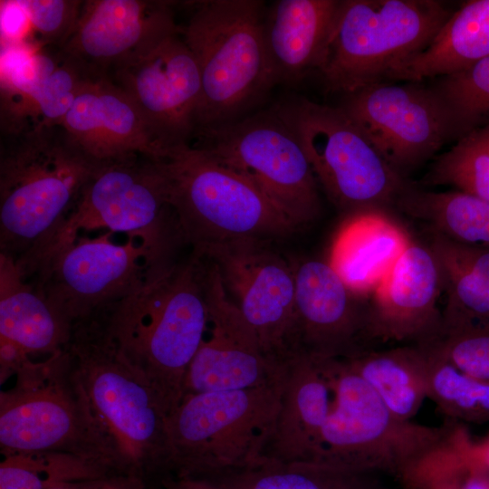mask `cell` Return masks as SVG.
Instances as JSON below:
<instances>
[{
    "mask_svg": "<svg viewBox=\"0 0 489 489\" xmlns=\"http://www.w3.org/2000/svg\"><path fill=\"white\" fill-rule=\"evenodd\" d=\"M0 254L33 278L99 163L61 124L1 133Z\"/></svg>",
    "mask_w": 489,
    "mask_h": 489,
    "instance_id": "cell-1",
    "label": "cell"
},
{
    "mask_svg": "<svg viewBox=\"0 0 489 489\" xmlns=\"http://www.w3.org/2000/svg\"><path fill=\"white\" fill-rule=\"evenodd\" d=\"M205 263L174 262L142 287L91 316L123 360L144 378L168 415L184 396L208 308Z\"/></svg>",
    "mask_w": 489,
    "mask_h": 489,
    "instance_id": "cell-2",
    "label": "cell"
},
{
    "mask_svg": "<svg viewBox=\"0 0 489 489\" xmlns=\"http://www.w3.org/2000/svg\"><path fill=\"white\" fill-rule=\"evenodd\" d=\"M153 161L180 240L196 258L220 244L271 241L296 229L251 181L192 144Z\"/></svg>",
    "mask_w": 489,
    "mask_h": 489,
    "instance_id": "cell-3",
    "label": "cell"
},
{
    "mask_svg": "<svg viewBox=\"0 0 489 489\" xmlns=\"http://www.w3.org/2000/svg\"><path fill=\"white\" fill-rule=\"evenodd\" d=\"M67 348L114 468L135 478L144 470L169 469L168 415L149 382L92 318L73 325Z\"/></svg>",
    "mask_w": 489,
    "mask_h": 489,
    "instance_id": "cell-4",
    "label": "cell"
},
{
    "mask_svg": "<svg viewBox=\"0 0 489 489\" xmlns=\"http://www.w3.org/2000/svg\"><path fill=\"white\" fill-rule=\"evenodd\" d=\"M189 5L192 13L180 25V34L200 73L198 130L245 116L274 82L264 40V2L207 0Z\"/></svg>",
    "mask_w": 489,
    "mask_h": 489,
    "instance_id": "cell-5",
    "label": "cell"
},
{
    "mask_svg": "<svg viewBox=\"0 0 489 489\" xmlns=\"http://www.w3.org/2000/svg\"><path fill=\"white\" fill-rule=\"evenodd\" d=\"M283 379L185 396L168 417L169 469L177 477L214 479L262 464L274 432Z\"/></svg>",
    "mask_w": 489,
    "mask_h": 489,
    "instance_id": "cell-6",
    "label": "cell"
},
{
    "mask_svg": "<svg viewBox=\"0 0 489 489\" xmlns=\"http://www.w3.org/2000/svg\"><path fill=\"white\" fill-rule=\"evenodd\" d=\"M12 388L0 392V450L63 452L113 469L66 347L43 360L26 359Z\"/></svg>",
    "mask_w": 489,
    "mask_h": 489,
    "instance_id": "cell-7",
    "label": "cell"
},
{
    "mask_svg": "<svg viewBox=\"0 0 489 489\" xmlns=\"http://www.w3.org/2000/svg\"><path fill=\"white\" fill-rule=\"evenodd\" d=\"M436 0H341L318 72L350 94L424 50L452 14Z\"/></svg>",
    "mask_w": 489,
    "mask_h": 489,
    "instance_id": "cell-8",
    "label": "cell"
},
{
    "mask_svg": "<svg viewBox=\"0 0 489 489\" xmlns=\"http://www.w3.org/2000/svg\"><path fill=\"white\" fill-rule=\"evenodd\" d=\"M300 141L328 198L344 215L394 208L408 181L340 106L304 97L274 107Z\"/></svg>",
    "mask_w": 489,
    "mask_h": 489,
    "instance_id": "cell-9",
    "label": "cell"
},
{
    "mask_svg": "<svg viewBox=\"0 0 489 489\" xmlns=\"http://www.w3.org/2000/svg\"><path fill=\"white\" fill-rule=\"evenodd\" d=\"M193 146L257 187L295 227L321 211L318 181L295 134L275 109L196 131Z\"/></svg>",
    "mask_w": 489,
    "mask_h": 489,
    "instance_id": "cell-10",
    "label": "cell"
},
{
    "mask_svg": "<svg viewBox=\"0 0 489 489\" xmlns=\"http://www.w3.org/2000/svg\"><path fill=\"white\" fill-rule=\"evenodd\" d=\"M333 403L309 465L350 471L422 459L454 424L434 427L394 416L343 360H327Z\"/></svg>",
    "mask_w": 489,
    "mask_h": 489,
    "instance_id": "cell-11",
    "label": "cell"
},
{
    "mask_svg": "<svg viewBox=\"0 0 489 489\" xmlns=\"http://www.w3.org/2000/svg\"><path fill=\"white\" fill-rule=\"evenodd\" d=\"M95 230L124 234L173 262L182 242L153 159L134 155L99 163L43 265L81 232Z\"/></svg>",
    "mask_w": 489,
    "mask_h": 489,
    "instance_id": "cell-12",
    "label": "cell"
},
{
    "mask_svg": "<svg viewBox=\"0 0 489 489\" xmlns=\"http://www.w3.org/2000/svg\"><path fill=\"white\" fill-rule=\"evenodd\" d=\"M114 235H79L30 279L72 327L136 292L174 263L136 239L118 243Z\"/></svg>",
    "mask_w": 489,
    "mask_h": 489,
    "instance_id": "cell-13",
    "label": "cell"
},
{
    "mask_svg": "<svg viewBox=\"0 0 489 489\" xmlns=\"http://www.w3.org/2000/svg\"><path fill=\"white\" fill-rule=\"evenodd\" d=\"M269 240L212 247L198 258L216 265L225 289L255 332L265 358L285 368L301 354L295 310L294 264Z\"/></svg>",
    "mask_w": 489,
    "mask_h": 489,
    "instance_id": "cell-14",
    "label": "cell"
},
{
    "mask_svg": "<svg viewBox=\"0 0 489 489\" xmlns=\"http://www.w3.org/2000/svg\"><path fill=\"white\" fill-rule=\"evenodd\" d=\"M340 107L402 177L457 140L450 111L433 88L383 82L344 95Z\"/></svg>",
    "mask_w": 489,
    "mask_h": 489,
    "instance_id": "cell-15",
    "label": "cell"
},
{
    "mask_svg": "<svg viewBox=\"0 0 489 489\" xmlns=\"http://www.w3.org/2000/svg\"><path fill=\"white\" fill-rule=\"evenodd\" d=\"M108 77L131 99L166 153L190 144L202 85L197 61L180 31L133 54Z\"/></svg>",
    "mask_w": 489,
    "mask_h": 489,
    "instance_id": "cell-16",
    "label": "cell"
},
{
    "mask_svg": "<svg viewBox=\"0 0 489 489\" xmlns=\"http://www.w3.org/2000/svg\"><path fill=\"white\" fill-rule=\"evenodd\" d=\"M204 262L208 321L185 379L183 398L281 381L286 367L277 368L268 361L255 332L229 299L217 268Z\"/></svg>",
    "mask_w": 489,
    "mask_h": 489,
    "instance_id": "cell-17",
    "label": "cell"
},
{
    "mask_svg": "<svg viewBox=\"0 0 489 489\" xmlns=\"http://www.w3.org/2000/svg\"><path fill=\"white\" fill-rule=\"evenodd\" d=\"M174 2L83 1L77 24L60 48L94 76H109L120 63L180 31Z\"/></svg>",
    "mask_w": 489,
    "mask_h": 489,
    "instance_id": "cell-18",
    "label": "cell"
},
{
    "mask_svg": "<svg viewBox=\"0 0 489 489\" xmlns=\"http://www.w3.org/2000/svg\"><path fill=\"white\" fill-rule=\"evenodd\" d=\"M293 264L301 354L340 360L368 350L369 299L352 292L328 261Z\"/></svg>",
    "mask_w": 489,
    "mask_h": 489,
    "instance_id": "cell-19",
    "label": "cell"
},
{
    "mask_svg": "<svg viewBox=\"0 0 489 489\" xmlns=\"http://www.w3.org/2000/svg\"><path fill=\"white\" fill-rule=\"evenodd\" d=\"M443 281L430 245L413 239L369 299L368 339L413 341L436 337Z\"/></svg>",
    "mask_w": 489,
    "mask_h": 489,
    "instance_id": "cell-20",
    "label": "cell"
},
{
    "mask_svg": "<svg viewBox=\"0 0 489 489\" xmlns=\"http://www.w3.org/2000/svg\"><path fill=\"white\" fill-rule=\"evenodd\" d=\"M60 124L97 163L134 155L158 160L166 155L134 102L108 76L89 77Z\"/></svg>",
    "mask_w": 489,
    "mask_h": 489,
    "instance_id": "cell-21",
    "label": "cell"
},
{
    "mask_svg": "<svg viewBox=\"0 0 489 489\" xmlns=\"http://www.w3.org/2000/svg\"><path fill=\"white\" fill-rule=\"evenodd\" d=\"M332 403L326 360L302 355L287 365L280 410L265 460L309 465Z\"/></svg>",
    "mask_w": 489,
    "mask_h": 489,
    "instance_id": "cell-22",
    "label": "cell"
},
{
    "mask_svg": "<svg viewBox=\"0 0 489 489\" xmlns=\"http://www.w3.org/2000/svg\"><path fill=\"white\" fill-rule=\"evenodd\" d=\"M340 0H279L265 13L264 40L273 79L295 83L318 71Z\"/></svg>",
    "mask_w": 489,
    "mask_h": 489,
    "instance_id": "cell-23",
    "label": "cell"
},
{
    "mask_svg": "<svg viewBox=\"0 0 489 489\" xmlns=\"http://www.w3.org/2000/svg\"><path fill=\"white\" fill-rule=\"evenodd\" d=\"M412 238L386 210L345 215L328 263L357 295L369 299Z\"/></svg>",
    "mask_w": 489,
    "mask_h": 489,
    "instance_id": "cell-24",
    "label": "cell"
},
{
    "mask_svg": "<svg viewBox=\"0 0 489 489\" xmlns=\"http://www.w3.org/2000/svg\"><path fill=\"white\" fill-rule=\"evenodd\" d=\"M70 324L13 259L0 254V340L30 357L64 350L72 338Z\"/></svg>",
    "mask_w": 489,
    "mask_h": 489,
    "instance_id": "cell-25",
    "label": "cell"
},
{
    "mask_svg": "<svg viewBox=\"0 0 489 489\" xmlns=\"http://www.w3.org/2000/svg\"><path fill=\"white\" fill-rule=\"evenodd\" d=\"M445 303L439 333L489 332V249L433 234Z\"/></svg>",
    "mask_w": 489,
    "mask_h": 489,
    "instance_id": "cell-26",
    "label": "cell"
},
{
    "mask_svg": "<svg viewBox=\"0 0 489 489\" xmlns=\"http://www.w3.org/2000/svg\"><path fill=\"white\" fill-rule=\"evenodd\" d=\"M489 57V0H470L453 12L431 43L395 66L386 79L419 82L462 71Z\"/></svg>",
    "mask_w": 489,
    "mask_h": 489,
    "instance_id": "cell-27",
    "label": "cell"
},
{
    "mask_svg": "<svg viewBox=\"0 0 489 489\" xmlns=\"http://www.w3.org/2000/svg\"><path fill=\"white\" fill-rule=\"evenodd\" d=\"M341 360L400 419L411 420L427 398V359L417 344L383 350L368 349Z\"/></svg>",
    "mask_w": 489,
    "mask_h": 489,
    "instance_id": "cell-28",
    "label": "cell"
},
{
    "mask_svg": "<svg viewBox=\"0 0 489 489\" xmlns=\"http://www.w3.org/2000/svg\"><path fill=\"white\" fill-rule=\"evenodd\" d=\"M394 208L425 222L433 234L489 249V201L461 190L428 191L408 182Z\"/></svg>",
    "mask_w": 489,
    "mask_h": 489,
    "instance_id": "cell-29",
    "label": "cell"
},
{
    "mask_svg": "<svg viewBox=\"0 0 489 489\" xmlns=\"http://www.w3.org/2000/svg\"><path fill=\"white\" fill-rule=\"evenodd\" d=\"M60 58V49L51 53L41 43L2 45L1 133L36 125L43 86Z\"/></svg>",
    "mask_w": 489,
    "mask_h": 489,
    "instance_id": "cell-30",
    "label": "cell"
},
{
    "mask_svg": "<svg viewBox=\"0 0 489 489\" xmlns=\"http://www.w3.org/2000/svg\"><path fill=\"white\" fill-rule=\"evenodd\" d=\"M109 468L63 452L16 453L0 464V489H50L57 484L94 479Z\"/></svg>",
    "mask_w": 489,
    "mask_h": 489,
    "instance_id": "cell-31",
    "label": "cell"
},
{
    "mask_svg": "<svg viewBox=\"0 0 489 489\" xmlns=\"http://www.w3.org/2000/svg\"><path fill=\"white\" fill-rule=\"evenodd\" d=\"M427 365V398L447 417L469 423L489 421V383L462 372L430 346L420 343Z\"/></svg>",
    "mask_w": 489,
    "mask_h": 489,
    "instance_id": "cell-32",
    "label": "cell"
},
{
    "mask_svg": "<svg viewBox=\"0 0 489 489\" xmlns=\"http://www.w3.org/2000/svg\"><path fill=\"white\" fill-rule=\"evenodd\" d=\"M422 183L452 186L489 201V124L463 136L436 158Z\"/></svg>",
    "mask_w": 489,
    "mask_h": 489,
    "instance_id": "cell-33",
    "label": "cell"
},
{
    "mask_svg": "<svg viewBox=\"0 0 489 489\" xmlns=\"http://www.w3.org/2000/svg\"><path fill=\"white\" fill-rule=\"evenodd\" d=\"M433 89L450 111L457 140L489 124V57L441 77Z\"/></svg>",
    "mask_w": 489,
    "mask_h": 489,
    "instance_id": "cell-34",
    "label": "cell"
},
{
    "mask_svg": "<svg viewBox=\"0 0 489 489\" xmlns=\"http://www.w3.org/2000/svg\"><path fill=\"white\" fill-rule=\"evenodd\" d=\"M29 28L41 36L42 44L61 48L72 34L82 6L75 0H19Z\"/></svg>",
    "mask_w": 489,
    "mask_h": 489,
    "instance_id": "cell-35",
    "label": "cell"
},
{
    "mask_svg": "<svg viewBox=\"0 0 489 489\" xmlns=\"http://www.w3.org/2000/svg\"><path fill=\"white\" fill-rule=\"evenodd\" d=\"M422 343L462 372L489 383V332L438 333Z\"/></svg>",
    "mask_w": 489,
    "mask_h": 489,
    "instance_id": "cell-36",
    "label": "cell"
},
{
    "mask_svg": "<svg viewBox=\"0 0 489 489\" xmlns=\"http://www.w3.org/2000/svg\"><path fill=\"white\" fill-rule=\"evenodd\" d=\"M50 489H143V487L138 478L112 477L106 475L94 479L60 484Z\"/></svg>",
    "mask_w": 489,
    "mask_h": 489,
    "instance_id": "cell-37",
    "label": "cell"
},
{
    "mask_svg": "<svg viewBox=\"0 0 489 489\" xmlns=\"http://www.w3.org/2000/svg\"><path fill=\"white\" fill-rule=\"evenodd\" d=\"M458 448L461 459L471 460L489 466V438L479 443H474L465 435L460 440Z\"/></svg>",
    "mask_w": 489,
    "mask_h": 489,
    "instance_id": "cell-38",
    "label": "cell"
},
{
    "mask_svg": "<svg viewBox=\"0 0 489 489\" xmlns=\"http://www.w3.org/2000/svg\"><path fill=\"white\" fill-rule=\"evenodd\" d=\"M165 484V489H223L212 480L199 477H176Z\"/></svg>",
    "mask_w": 489,
    "mask_h": 489,
    "instance_id": "cell-39",
    "label": "cell"
},
{
    "mask_svg": "<svg viewBox=\"0 0 489 489\" xmlns=\"http://www.w3.org/2000/svg\"><path fill=\"white\" fill-rule=\"evenodd\" d=\"M464 489H489V488L484 483L477 479H473L465 484Z\"/></svg>",
    "mask_w": 489,
    "mask_h": 489,
    "instance_id": "cell-40",
    "label": "cell"
}]
</instances>
